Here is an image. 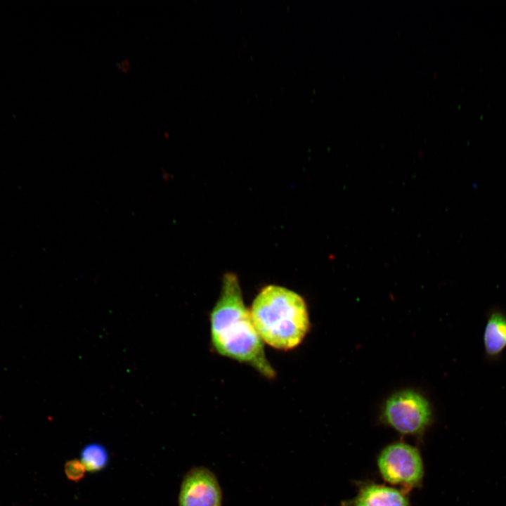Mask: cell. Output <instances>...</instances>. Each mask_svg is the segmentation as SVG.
Returning <instances> with one entry per match:
<instances>
[{"label":"cell","mask_w":506,"mask_h":506,"mask_svg":"<svg viewBox=\"0 0 506 506\" xmlns=\"http://www.w3.org/2000/svg\"><path fill=\"white\" fill-rule=\"evenodd\" d=\"M249 311L261 339L277 349L287 351L297 346L310 327L304 299L281 286L264 287Z\"/></svg>","instance_id":"7a4b0ae2"},{"label":"cell","mask_w":506,"mask_h":506,"mask_svg":"<svg viewBox=\"0 0 506 506\" xmlns=\"http://www.w3.org/2000/svg\"><path fill=\"white\" fill-rule=\"evenodd\" d=\"M342 506H410V504L403 490L375 483H364L359 486L356 495L344 501Z\"/></svg>","instance_id":"8992f818"},{"label":"cell","mask_w":506,"mask_h":506,"mask_svg":"<svg viewBox=\"0 0 506 506\" xmlns=\"http://www.w3.org/2000/svg\"><path fill=\"white\" fill-rule=\"evenodd\" d=\"M377 466L382 477L405 492L419 486L424 476V466L418 450L398 441L387 446L379 454Z\"/></svg>","instance_id":"277c9868"},{"label":"cell","mask_w":506,"mask_h":506,"mask_svg":"<svg viewBox=\"0 0 506 506\" xmlns=\"http://www.w3.org/2000/svg\"><path fill=\"white\" fill-rule=\"evenodd\" d=\"M211 339L221 355L247 363L269 379L275 376L268 361L262 340L244 304L236 275L223 276L219 299L210 314Z\"/></svg>","instance_id":"6da1fadb"},{"label":"cell","mask_w":506,"mask_h":506,"mask_svg":"<svg viewBox=\"0 0 506 506\" xmlns=\"http://www.w3.org/2000/svg\"><path fill=\"white\" fill-rule=\"evenodd\" d=\"M384 423L404 435H421L432 420L429 401L418 392L405 389L392 394L381 415Z\"/></svg>","instance_id":"3957f363"},{"label":"cell","mask_w":506,"mask_h":506,"mask_svg":"<svg viewBox=\"0 0 506 506\" xmlns=\"http://www.w3.org/2000/svg\"><path fill=\"white\" fill-rule=\"evenodd\" d=\"M110 455L106 448L98 443H91L83 447L80 452V460L87 472H99L109 462Z\"/></svg>","instance_id":"ba28073f"},{"label":"cell","mask_w":506,"mask_h":506,"mask_svg":"<svg viewBox=\"0 0 506 506\" xmlns=\"http://www.w3.org/2000/svg\"><path fill=\"white\" fill-rule=\"evenodd\" d=\"M179 506H221L222 491L215 474L205 467L190 469L180 488Z\"/></svg>","instance_id":"5b68a950"},{"label":"cell","mask_w":506,"mask_h":506,"mask_svg":"<svg viewBox=\"0 0 506 506\" xmlns=\"http://www.w3.org/2000/svg\"><path fill=\"white\" fill-rule=\"evenodd\" d=\"M483 344L486 358L495 361L506 348V311L493 306L488 310L483 333Z\"/></svg>","instance_id":"52a82bcc"},{"label":"cell","mask_w":506,"mask_h":506,"mask_svg":"<svg viewBox=\"0 0 506 506\" xmlns=\"http://www.w3.org/2000/svg\"><path fill=\"white\" fill-rule=\"evenodd\" d=\"M64 472L69 480L77 482L84 478L86 469L81 460L72 459L65 462Z\"/></svg>","instance_id":"9c48e42d"}]
</instances>
